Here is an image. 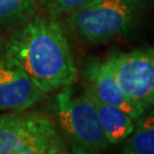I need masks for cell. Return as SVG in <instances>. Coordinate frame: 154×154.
<instances>
[{
    "mask_svg": "<svg viewBox=\"0 0 154 154\" xmlns=\"http://www.w3.org/2000/svg\"><path fill=\"white\" fill-rule=\"evenodd\" d=\"M5 54L46 95L77 82L71 47L55 16H33L20 25L8 39Z\"/></svg>",
    "mask_w": 154,
    "mask_h": 154,
    "instance_id": "cell-1",
    "label": "cell"
},
{
    "mask_svg": "<svg viewBox=\"0 0 154 154\" xmlns=\"http://www.w3.org/2000/svg\"><path fill=\"white\" fill-rule=\"evenodd\" d=\"M69 146L54 119L38 112L0 116V154H65Z\"/></svg>",
    "mask_w": 154,
    "mask_h": 154,
    "instance_id": "cell-2",
    "label": "cell"
},
{
    "mask_svg": "<svg viewBox=\"0 0 154 154\" xmlns=\"http://www.w3.org/2000/svg\"><path fill=\"white\" fill-rule=\"evenodd\" d=\"M54 114L69 149L73 153H99L110 145L87 90L74 96L70 86L61 88L54 100Z\"/></svg>",
    "mask_w": 154,
    "mask_h": 154,
    "instance_id": "cell-3",
    "label": "cell"
},
{
    "mask_svg": "<svg viewBox=\"0 0 154 154\" xmlns=\"http://www.w3.org/2000/svg\"><path fill=\"white\" fill-rule=\"evenodd\" d=\"M140 14L139 0H93L67 15L72 32L87 44L110 41L127 33Z\"/></svg>",
    "mask_w": 154,
    "mask_h": 154,
    "instance_id": "cell-4",
    "label": "cell"
},
{
    "mask_svg": "<svg viewBox=\"0 0 154 154\" xmlns=\"http://www.w3.org/2000/svg\"><path fill=\"white\" fill-rule=\"evenodd\" d=\"M120 87L145 110L154 109V48L114 53L105 60Z\"/></svg>",
    "mask_w": 154,
    "mask_h": 154,
    "instance_id": "cell-5",
    "label": "cell"
},
{
    "mask_svg": "<svg viewBox=\"0 0 154 154\" xmlns=\"http://www.w3.org/2000/svg\"><path fill=\"white\" fill-rule=\"evenodd\" d=\"M46 94L6 55H0V111H25L42 100Z\"/></svg>",
    "mask_w": 154,
    "mask_h": 154,
    "instance_id": "cell-6",
    "label": "cell"
},
{
    "mask_svg": "<svg viewBox=\"0 0 154 154\" xmlns=\"http://www.w3.org/2000/svg\"><path fill=\"white\" fill-rule=\"evenodd\" d=\"M83 78L87 81V90L94 97L103 103L121 109L134 120L138 119L146 111L123 91L105 62L89 61L85 66Z\"/></svg>",
    "mask_w": 154,
    "mask_h": 154,
    "instance_id": "cell-7",
    "label": "cell"
},
{
    "mask_svg": "<svg viewBox=\"0 0 154 154\" xmlns=\"http://www.w3.org/2000/svg\"><path fill=\"white\" fill-rule=\"evenodd\" d=\"M88 94L90 95L96 107L99 122L107 142L110 145L123 143L134 131L135 120L121 109L103 103L96 97H94L89 91Z\"/></svg>",
    "mask_w": 154,
    "mask_h": 154,
    "instance_id": "cell-8",
    "label": "cell"
},
{
    "mask_svg": "<svg viewBox=\"0 0 154 154\" xmlns=\"http://www.w3.org/2000/svg\"><path fill=\"white\" fill-rule=\"evenodd\" d=\"M122 153L154 154V110H146L135 120V128L123 142Z\"/></svg>",
    "mask_w": 154,
    "mask_h": 154,
    "instance_id": "cell-9",
    "label": "cell"
},
{
    "mask_svg": "<svg viewBox=\"0 0 154 154\" xmlns=\"http://www.w3.org/2000/svg\"><path fill=\"white\" fill-rule=\"evenodd\" d=\"M39 0H0V25L20 26L35 16Z\"/></svg>",
    "mask_w": 154,
    "mask_h": 154,
    "instance_id": "cell-10",
    "label": "cell"
},
{
    "mask_svg": "<svg viewBox=\"0 0 154 154\" xmlns=\"http://www.w3.org/2000/svg\"><path fill=\"white\" fill-rule=\"evenodd\" d=\"M51 16L70 15L93 0H39Z\"/></svg>",
    "mask_w": 154,
    "mask_h": 154,
    "instance_id": "cell-11",
    "label": "cell"
}]
</instances>
